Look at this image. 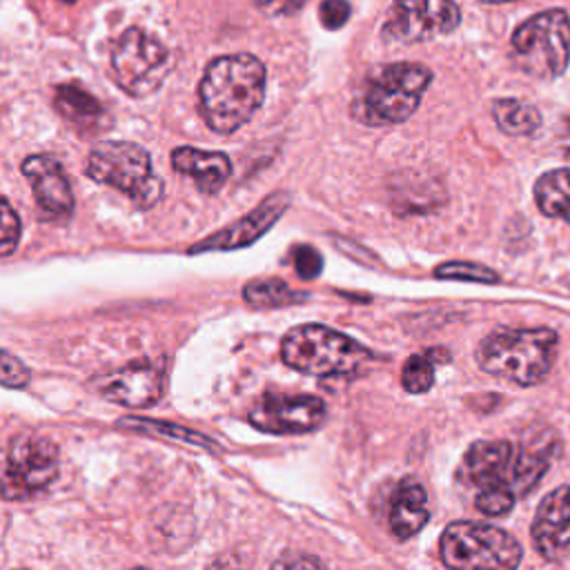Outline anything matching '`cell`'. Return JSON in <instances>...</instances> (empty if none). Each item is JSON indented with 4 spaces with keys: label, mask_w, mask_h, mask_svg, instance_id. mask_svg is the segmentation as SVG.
<instances>
[{
    "label": "cell",
    "mask_w": 570,
    "mask_h": 570,
    "mask_svg": "<svg viewBox=\"0 0 570 570\" xmlns=\"http://www.w3.org/2000/svg\"><path fill=\"white\" fill-rule=\"evenodd\" d=\"M265 98V67L252 53L212 60L198 85V109L216 134H234Z\"/></svg>",
    "instance_id": "obj_1"
},
{
    "label": "cell",
    "mask_w": 570,
    "mask_h": 570,
    "mask_svg": "<svg viewBox=\"0 0 570 570\" xmlns=\"http://www.w3.org/2000/svg\"><path fill=\"white\" fill-rule=\"evenodd\" d=\"M550 445L514 448L510 441H476L468 448L456 479L474 492L528 494L550 468Z\"/></svg>",
    "instance_id": "obj_2"
},
{
    "label": "cell",
    "mask_w": 570,
    "mask_h": 570,
    "mask_svg": "<svg viewBox=\"0 0 570 570\" xmlns=\"http://www.w3.org/2000/svg\"><path fill=\"white\" fill-rule=\"evenodd\" d=\"M559 336L550 327H497L479 350L476 363L492 376L517 385H537L550 374Z\"/></svg>",
    "instance_id": "obj_3"
},
{
    "label": "cell",
    "mask_w": 570,
    "mask_h": 570,
    "mask_svg": "<svg viewBox=\"0 0 570 570\" xmlns=\"http://www.w3.org/2000/svg\"><path fill=\"white\" fill-rule=\"evenodd\" d=\"M432 80V71L416 62H394L376 71L354 102V116L374 127L399 125L407 120L423 91Z\"/></svg>",
    "instance_id": "obj_4"
},
{
    "label": "cell",
    "mask_w": 570,
    "mask_h": 570,
    "mask_svg": "<svg viewBox=\"0 0 570 570\" xmlns=\"http://www.w3.org/2000/svg\"><path fill=\"white\" fill-rule=\"evenodd\" d=\"M85 171L91 180L127 194L138 209L154 207L163 196V180L149 154L136 142H98L87 156Z\"/></svg>",
    "instance_id": "obj_5"
},
{
    "label": "cell",
    "mask_w": 570,
    "mask_h": 570,
    "mask_svg": "<svg viewBox=\"0 0 570 570\" xmlns=\"http://www.w3.org/2000/svg\"><path fill=\"white\" fill-rule=\"evenodd\" d=\"M281 356L285 365L312 376L352 374L372 356L358 343L345 334L309 323L292 327L281 343Z\"/></svg>",
    "instance_id": "obj_6"
},
{
    "label": "cell",
    "mask_w": 570,
    "mask_h": 570,
    "mask_svg": "<svg viewBox=\"0 0 570 570\" xmlns=\"http://www.w3.org/2000/svg\"><path fill=\"white\" fill-rule=\"evenodd\" d=\"M441 561L448 568L510 570L521 563V543L505 530L481 521H454L439 539Z\"/></svg>",
    "instance_id": "obj_7"
},
{
    "label": "cell",
    "mask_w": 570,
    "mask_h": 570,
    "mask_svg": "<svg viewBox=\"0 0 570 570\" xmlns=\"http://www.w3.org/2000/svg\"><path fill=\"white\" fill-rule=\"evenodd\" d=\"M512 58L530 76L552 80L570 62V18L563 9H548L521 22L512 33Z\"/></svg>",
    "instance_id": "obj_8"
},
{
    "label": "cell",
    "mask_w": 570,
    "mask_h": 570,
    "mask_svg": "<svg viewBox=\"0 0 570 570\" xmlns=\"http://www.w3.org/2000/svg\"><path fill=\"white\" fill-rule=\"evenodd\" d=\"M171 58L167 47L147 31L131 27L111 47V71L122 91L134 98L154 94L167 78Z\"/></svg>",
    "instance_id": "obj_9"
},
{
    "label": "cell",
    "mask_w": 570,
    "mask_h": 570,
    "mask_svg": "<svg viewBox=\"0 0 570 570\" xmlns=\"http://www.w3.org/2000/svg\"><path fill=\"white\" fill-rule=\"evenodd\" d=\"M58 445L40 434H16L4 454L2 494L7 501H22L40 494L58 476Z\"/></svg>",
    "instance_id": "obj_10"
},
{
    "label": "cell",
    "mask_w": 570,
    "mask_h": 570,
    "mask_svg": "<svg viewBox=\"0 0 570 570\" xmlns=\"http://www.w3.org/2000/svg\"><path fill=\"white\" fill-rule=\"evenodd\" d=\"M459 22L461 11L454 0H396L383 24V40L414 45L450 33Z\"/></svg>",
    "instance_id": "obj_11"
},
{
    "label": "cell",
    "mask_w": 570,
    "mask_h": 570,
    "mask_svg": "<svg viewBox=\"0 0 570 570\" xmlns=\"http://www.w3.org/2000/svg\"><path fill=\"white\" fill-rule=\"evenodd\" d=\"M325 421V403L318 396H283L265 392L249 410V423L272 434H303Z\"/></svg>",
    "instance_id": "obj_12"
},
{
    "label": "cell",
    "mask_w": 570,
    "mask_h": 570,
    "mask_svg": "<svg viewBox=\"0 0 570 570\" xmlns=\"http://www.w3.org/2000/svg\"><path fill=\"white\" fill-rule=\"evenodd\" d=\"M100 394L125 407H149L163 396V367L136 361L102 376Z\"/></svg>",
    "instance_id": "obj_13"
},
{
    "label": "cell",
    "mask_w": 570,
    "mask_h": 570,
    "mask_svg": "<svg viewBox=\"0 0 570 570\" xmlns=\"http://www.w3.org/2000/svg\"><path fill=\"white\" fill-rule=\"evenodd\" d=\"M287 205H289V196L283 191H276L269 198H265L258 207H254L249 214H245L243 218L234 220L232 225L223 227L220 232L191 245L189 254L212 252V249L227 252V249H238V247L252 245L281 218V214L287 209Z\"/></svg>",
    "instance_id": "obj_14"
},
{
    "label": "cell",
    "mask_w": 570,
    "mask_h": 570,
    "mask_svg": "<svg viewBox=\"0 0 570 570\" xmlns=\"http://www.w3.org/2000/svg\"><path fill=\"white\" fill-rule=\"evenodd\" d=\"M530 534L543 559L554 561L570 552V485H559L543 497Z\"/></svg>",
    "instance_id": "obj_15"
},
{
    "label": "cell",
    "mask_w": 570,
    "mask_h": 570,
    "mask_svg": "<svg viewBox=\"0 0 570 570\" xmlns=\"http://www.w3.org/2000/svg\"><path fill=\"white\" fill-rule=\"evenodd\" d=\"M22 174L33 189V198L49 218H67L73 212V194L62 165L47 154L27 156Z\"/></svg>",
    "instance_id": "obj_16"
},
{
    "label": "cell",
    "mask_w": 570,
    "mask_h": 570,
    "mask_svg": "<svg viewBox=\"0 0 570 570\" xmlns=\"http://www.w3.org/2000/svg\"><path fill=\"white\" fill-rule=\"evenodd\" d=\"M430 519L428 494L416 479H401L387 499V528L399 539L405 541L416 534Z\"/></svg>",
    "instance_id": "obj_17"
},
{
    "label": "cell",
    "mask_w": 570,
    "mask_h": 570,
    "mask_svg": "<svg viewBox=\"0 0 570 570\" xmlns=\"http://www.w3.org/2000/svg\"><path fill=\"white\" fill-rule=\"evenodd\" d=\"M171 165L176 171L191 176L196 187L205 196H214L223 189L232 174V160L223 151H203L196 147H176L171 151Z\"/></svg>",
    "instance_id": "obj_18"
},
{
    "label": "cell",
    "mask_w": 570,
    "mask_h": 570,
    "mask_svg": "<svg viewBox=\"0 0 570 570\" xmlns=\"http://www.w3.org/2000/svg\"><path fill=\"white\" fill-rule=\"evenodd\" d=\"M53 107L67 122L78 129H96L105 118V109L98 98L73 82L56 87Z\"/></svg>",
    "instance_id": "obj_19"
},
{
    "label": "cell",
    "mask_w": 570,
    "mask_h": 570,
    "mask_svg": "<svg viewBox=\"0 0 570 570\" xmlns=\"http://www.w3.org/2000/svg\"><path fill=\"white\" fill-rule=\"evenodd\" d=\"M534 203L543 216L570 223V169L559 167L541 174L534 183Z\"/></svg>",
    "instance_id": "obj_20"
},
{
    "label": "cell",
    "mask_w": 570,
    "mask_h": 570,
    "mask_svg": "<svg viewBox=\"0 0 570 570\" xmlns=\"http://www.w3.org/2000/svg\"><path fill=\"white\" fill-rule=\"evenodd\" d=\"M492 118L508 136H532L541 127V114L519 98H499L492 102Z\"/></svg>",
    "instance_id": "obj_21"
},
{
    "label": "cell",
    "mask_w": 570,
    "mask_h": 570,
    "mask_svg": "<svg viewBox=\"0 0 570 570\" xmlns=\"http://www.w3.org/2000/svg\"><path fill=\"white\" fill-rule=\"evenodd\" d=\"M243 296L254 307H276V305H287L305 298V294L289 289L287 283H283L281 278L252 281L243 287Z\"/></svg>",
    "instance_id": "obj_22"
},
{
    "label": "cell",
    "mask_w": 570,
    "mask_h": 570,
    "mask_svg": "<svg viewBox=\"0 0 570 570\" xmlns=\"http://www.w3.org/2000/svg\"><path fill=\"white\" fill-rule=\"evenodd\" d=\"M118 425L127 428V430H138V432H147V434H163V436H174L180 441H187L191 445L198 448H207L212 450L216 443H212L207 436L191 432L183 425H174V423H165V421H151V419H142V416H125L118 421Z\"/></svg>",
    "instance_id": "obj_23"
},
{
    "label": "cell",
    "mask_w": 570,
    "mask_h": 570,
    "mask_svg": "<svg viewBox=\"0 0 570 570\" xmlns=\"http://www.w3.org/2000/svg\"><path fill=\"white\" fill-rule=\"evenodd\" d=\"M401 383L412 394H423L434 385V361L428 352L414 354L405 361L401 372Z\"/></svg>",
    "instance_id": "obj_24"
},
{
    "label": "cell",
    "mask_w": 570,
    "mask_h": 570,
    "mask_svg": "<svg viewBox=\"0 0 570 570\" xmlns=\"http://www.w3.org/2000/svg\"><path fill=\"white\" fill-rule=\"evenodd\" d=\"M436 278H448V281H472V283H497L499 274L492 272L485 265L479 263H468V261H450L443 263L434 269Z\"/></svg>",
    "instance_id": "obj_25"
},
{
    "label": "cell",
    "mask_w": 570,
    "mask_h": 570,
    "mask_svg": "<svg viewBox=\"0 0 570 570\" xmlns=\"http://www.w3.org/2000/svg\"><path fill=\"white\" fill-rule=\"evenodd\" d=\"M517 494L508 492V490H488V492H476L474 494V508L488 517H501L508 514L514 503H517Z\"/></svg>",
    "instance_id": "obj_26"
},
{
    "label": "cell",
    "mask_w": 570,
    "mask_h": 570,
    "mask_svg": "<svg viewBox=\"0 0 570 570\" xmlns=\"http://www.w3.org/2000/svg\"><path fill=\"white\" fill-rule=\"evenodd\" d=\"M352 16V7L347 0H323L318 9V20L325 29H341Z\"/></svg>",
    "instance_id": "obj_27"
},
{
    "label": "cell",
    "mask_w": 570,
    "mask_h": 570,
    "mask_svg": "<svg viewBox=\"0 0 570 570\" xmlns=\"http://www.w3.org/2000/svg\"><path fill=\"white\" fill-rule=\"evenodd\" d=\"M18 240H20V218H18V214L11 209L9 200L2 198V240H0L2 256L13 254Z\"/></svg>",
    "instance_id": "obj_28"
},
{
    "label": "cell",
    "mask_w": 570,
    "mask_h": 570,
    "mask_svg": "<svg viewBox=\"0 0 570 570\" xmlns=\"http://www.w3.org/2000/svg\"><path fill=\"white\" fill-rule=\"evenodd\" d=\"M321 265H323V258L314 247L303 245V247L294 249V267L301 278H305V281L316 278L321 274Z\"/></svg>",
    "instance_id": "obj_29"
},
{
    "label": "cell",
    "mask_w": 570,
    "mask_h": 570,
    "mask_svg": "<svg viewBox=\"0 0 570 570\" xmlns=\"http://www.w3.org/2000/svg\"><path fill=\"white\" fill-rule=\"evenodd\" d=\"M29 383V370L11 354L2 352V385L4 387H24Z\"/></svg>",
    "instance_id": "obj_30"
},
{
    "label": "cell",
    "mask_w": 570,
    "mask_h": 570,
    "mask_svg": "<svg viewBox=\"0 0 570 570\" xmlns=\"http://www.w3.org/2000/svg\"><path fill=\"white\" fill-rule=\"evenodd\" d=\"M258 11L265 16H292L296 13L307 0H252Z\"/></svg>",
    "instance_id": "obj_31"
},
{
    "label": "cell",
    "mask_w": 570,
    "mask_h": 570,
    "mask_svg": "<svg viewBox=\"0 0 570 570\" xmlns=\"http://www.w3.org/2000/svg\"><path fill=\"white\" fill-rule=\"evenodd\" d=\"M274 566L278 568V566H285V568H292V566H323V561L321 559H316V557H283V559H278V561H274Z\"/></svg>",
    "instance_id": "obj_32"
},
{
    "label": "cell",
    "mask_w": 570,
    "mask_h": 570,
    "mask_svg": "<svg viewBox=\"0 0 570 570\" xmlns=\"http://www.w3.org/2000/svg\"><path fill=\"white\" fill-rule=\"evenodd\" d=\"M481 2H488V4H501V2H512V0H481Z\"/></svg>",
    "instance_id": "obj_33"
},
{
    "label": "cell",
    "mask_w": 570,
    "mask_h": 570,
    "mask_svg": "<svg viewBox=\"0 0 570 570\" xmlns=\"http://www.w3.org/2000/svg\"><path fill=\"white\" fill-rule=\"evenodd\" d=\"M62 2H76V0H62Z\"/></svg>",
    "instance_id": "obj_34"
}]
</instances>
